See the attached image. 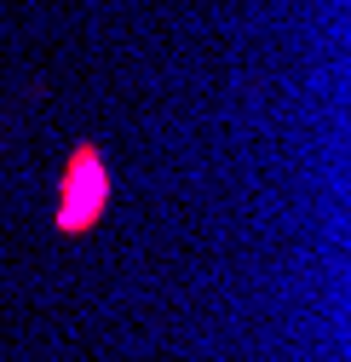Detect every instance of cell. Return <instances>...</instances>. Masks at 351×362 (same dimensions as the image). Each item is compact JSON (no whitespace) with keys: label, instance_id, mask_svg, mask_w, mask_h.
I'll use <instances>...</instances> for the list:
<instances>
[{"label":"cell","instance_id":"6da1fadb","mask_svg":"<svg viewBox=\"0 0 351 362\" xmlns=\"http://www.w3.org/2000/svg\"><path fill=\"white\" fill-rule=\"evenodd\" d=\"M104 207H110V167H104V156L93 144H81L69 156V167H64V196H58L52 224L64 236H81V230H93L104 218Z\"/></svg>","mask_w":351,"mask_h":362}]
</instances>
